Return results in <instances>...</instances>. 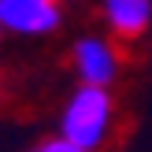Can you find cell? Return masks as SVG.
I'll return each mask as SVG.
<instances>
[{
	"label": "cell",
	"mask_w": 152,
	"mask_h": 152,
	"mask_svg": "<svg viewBox=\"0 0 152 152\" xmlns=\"http://www.w3.org/2000/svg\"><path fill=\"white\" fill-rule=\"evenodd\" d=\"M111 115H115V108H111L108 86H86V82H82L78 93H74L71 100H67V108H63L59 134H63L67 141H74V145H82L86 152H93L108 137Z\"/></svg>",
	"instance_id": "6da1fadb"
},
{
	"label": "cell",
	"mask_w": 152,
	"mask_h": 152,
	"mask_svg": "<svg viewBox=\"0 0 152 152\" xmlns=\"http://www.w3.org/2000/svg\"><path fill=\"white\" fill-rule=\"evenodd\" d=\"M0 26L11 34H48L59 26V4L56 0H0Z\"/></svg>",
	"instance_id": "7a4b0ae2"
},
{
	"label": "cell",
	"mask_w": 152,
	"mask_h": 152,
	"mask_svg": "<svg viewBox=\"0 0 152 152\" xmlns=\"http://www.w3.org/2000/svg\"><path fill=\"white\" fill-rule=\"evenodd\" d=\"M71 59H74L78 82H86V86H111L119 74V52L104 37H82L74 45Z\"/></svg>",
	"instance_id": "3957f363"
},
{
	"label": "cell",
	"mask_w": 152,
	"mask_h": 152,
	"mask_svg": "<svg viewBox=\"0 0 152 152\" xmlns=\"http://www.w3.org/2000/svg\"><path fill=\"white\" fill-rule=\"evenodd\" d=\"M104 19L119 37H137L152 22V0H104Z\"/></svg>",
	"instance_id": "277c9868"
},
{
	"label": "cell",
	"mask_w": 152,
	"mask_h": 152,
	"mask_svg": "<svg viewBox=\"0 0 152 152\" xmlns=\"http://www.w3.org/2000/svg\"><path fill=\"white\" fill-rule=\"evenodd\" d=\"M34 152H86V148H82V145H74V141H67L63 134H59V137H52V141H41Z\"/></svg>",
	"instance_id": "5b68a950"
},
{
	"label": "cell",
	"mask_w": 152,
	"mask_h": 152,
	"mask_svg": "<svg viewBox=\"0 0 152 152\" xmlns=\"http://www.w3.org/2000/svg\"><path fill=\"white\" fill-rule=\"evenodd\" d=\"M0 30H4V26H0Z\"/></svg>",
	"instance_id": "8992f818"
}]
</instances>
